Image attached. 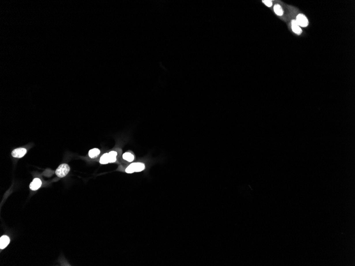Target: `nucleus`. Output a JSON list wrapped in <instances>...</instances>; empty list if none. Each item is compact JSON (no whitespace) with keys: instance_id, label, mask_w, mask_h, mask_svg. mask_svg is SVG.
Here are the masks:
<instances>
[{"instance_id":"4","label":"nucleus","mask_w":355,"mask_h":266,"mask_svg":"<svg viewBox=\"0 0 355 266\" xmlns=\"http://www.w3.org/2000/svg\"><path fill=\"white\" fill-rule=\"evenodd\" d=\"M27 150L25 148H19L16 149L14 150L11 155L15 158H18V159H20L22 158V157H24L25 155L26 154Z\"/></svg>"},{"instance_id":"3","label":"nucleus","mask_w":355,"mask_h":266,"mask_svg":"<svg viewBox=\"0 0 355 266\" xmlns=\"http://www.w3.org/2000/svg\"><path fill=\"white\" fill-rule=\"evenodd\" d=\"M296 21L299 26L306 27L308 25L307 18L303 14H299L296 17Z\"/></svg>"},{"instance_id":"12","label":"nucleus","mask_w":355,"mask_h":266,"mask_svg":"<svg viewBox=\"0 0 355 266\" xmlns=\"http://www.w3.org/2000/svg\"><path fill=\"white\" fill-rule=\"evenodd\" d=\"M109 155V159H110V163H114L116 161L117 159L116 157L117 156V152L114 151H112L108 153Z\"/></svg>"},{"instance_id":"9","label":"nucleus","mask_w":355,"mask_h":266,"mask_svg":"<svg viewBox=\"0 0 355 266\" xmlns=\"http://www.w3.org/2000/svg\"><path fill=\"white\" fill-rule=\"evenodd\" d=\"M100 163L102 164H106L108 163H110V159H109V155L108 153L104 154L101 157V158L100 159L99 161Z\"/></svg>"},{"instance_id":"1","label":"nucleus","mask_w":355,"mask_h":266,"mask_svg":"<svg viewBox=\"0 0 355 266\" xmlns=\"http://www.w3.org/2000/svg\"><path fill=\"white\" fill-rule=\"evenodd\" d=\"M145 169V166L141 163H132L125 169V172L128 173H132L134 172H141Z\"/></svg>"},{"instance_id":"2","label":"nucleus","mask_w":355,"mask_h":266,"mask_svg":"<svg viewBox=\"0 0 355 266\" xmlns=\"http://www.w3.org/2000/svg\"><path fill=\"white\" fill-rule=\"evenodd\" d=\"M70 171V167L67 164H62L60 165L55 171L56 175L59 178H63L68 174Z\"/></svg>"},{"instance_id":"5","label":"nucleus","mask_w":355,"mask_h":266,"mask_svg":"<svg viewBox=\"0 0 355 266\" xmlns=\"http://www.w3.org/2000/svg\"><path fill=\"white\" fill-rule=\"evenodd\" d=\"M42 184V183L41 180L38 178H36V179H34V180L32 181L29 185L30 189L31 190L36 191L41 187Z\"/></svg>"},{"instance_id":"8","label":"nucleus","mask_w":355,"mask_h":266,"mask_svg":"<svg viewBox=\"0 0 355 266\" xmlns=\"http://www.w3.org/2000/svg\"><path fill=\"white\" fill-rule=\"evenodd\" d=\"M99 154H100V150L98 149L94 148L89 150L88 155L91 158L93 159V158H95L96 157L98 156Z\"/></svg>"},{"instance_id":"11","label":"nucleus","mask_w":355,"mask_h":266,"mask_svg":"<svg viewBox=\"0 0 355 266\" xmlns=\"http://www.w3.org/2000/svg\"><path fill=\"white\" fill-rule=\"evenodd\" d=\"M274 11L275 13L277 14L278 16H282V14H283V11L282 9L281 6L279 4H276L275 5L274 7Z\"/></svg>"},{"instance_id":"6","label":"nucleus","mask_w":355,"mask_h":266,"mask_svg":"<svg viewBox=\"0 0 355 266\" xmlns=\"http://www.w3.org/2000/svg\"><path fill=\"white\" fill-rule=\"evenodd\" d=\"M10 243V238L7 235H3L0 238V248L4 249Z\"/></svg>"},{"instance_id":"7","label":"nucleus","mask_w":355,"mask_h":266,"mask_svg":"<svg viewBox=\"0 0 355 266\" xmlns=\"http://www.w3.org/2000/svg\"><path fill=\"white\" fill-rule=\"evenodd\" d=\"M291 26L292 30L295 34L297 35H300L302 33V30L301 28L298 25L296 20H292L291 21Z\"/></svg>"},{"instance_id":"10","label":"nucleus","mask_w":355,"mask_h":266,"mask_svg":"<svg viewBox=\"0 0 355 266\" xmlns=\"http://www.w3.org/2000/svg\"><path fill=\"white\" fill-rule=\"evenodd\" d=\"M123 159L128 162H132L134 159V156L130 152H125L123 155Z\"/></svg>"},{"instance_id":"13","label":"nucleus","mask_w":355,"mask_h":266,"mask_svg":"<svg viewBox=\"0 0 355 266\" xmlns=\"http://www.w3.org/2000/svg\"><path fill=\"white\" fill-rule=\"evenodd\" d=\"M263 2L267 7H272V1H269V0H264V1H263Z\"/></svg>"}]
</instances>
